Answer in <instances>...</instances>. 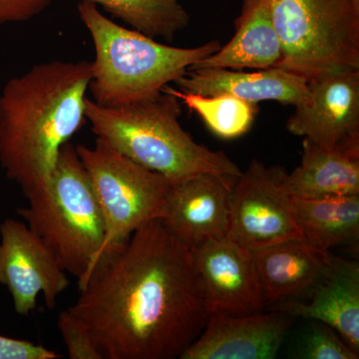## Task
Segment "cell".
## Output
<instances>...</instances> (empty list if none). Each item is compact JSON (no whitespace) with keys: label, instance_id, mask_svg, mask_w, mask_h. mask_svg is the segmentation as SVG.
Segmentation results:
<instances>
[{"label":"cell","instance_id":"obj_1","mask_svg":"<svg viewBox=\"0 0 359 359\" xmlns=\"http://www.w3.org/2000/svg\"><path fill=\"white\" fill-rule=\"evenodd\" d=\"M68 308L104 359H175L209 313L192 250L162 219L106 252Z\"/></svg>","mask_w":359,"mask_h":359},{"label":"cell","instance_id":"obj_2","mask_svg":"<svg viewBox=\"0 0 359 359\" xmlns=\"http://www.w3.org/2000/svg\"><path fill=\"white\" fill-rule=\"evenodd\" d=\"M91 62L53 60L11 78L0 94V165L23 195L50 178L60 149L86 123Z\"/></svg>","mask_w":359,"mask_h":359},{"label":"cell","instance_id":"obj_3","mask_svg":"<svg viewBox=\"0 0 359 359\" xmlns=\"http://www.w3.org/2000/svg\"><path fill=\"white\" fill-rule=\"evenodd\" d=\"M181 114V101L164 91L118 107L87 98L85 110L97 138L171 183L198 174L237 179L243 172L238 165L226 153L194 140L180 123Z\"/></svg>","mask_w":359,"mask_h":359},{"label":"cell","instance_id":"obj_4","mask_svg":"<svg viewBox=\"0 0 359 359\" xmlns=\"http://www.w3.org/2000/svg\"><path fill=\"white\" fill-rule=\"evenodd\" d=\"M77 11L95 49L88 91L91 100L103 107H118L160 93L222 46L217 40L193 48L159 43L117 25L88 0H80Z\"/></svg>","mask_w":359,"mask_h":359},{"label":"cell","instance_id":"obj_5","mask_svg":"<svg viewBox=\"0 0 359 359\" xmlns=\"http://www.w3.org/2000/svg\"><path fill=\"white\" fill-rule=\"evenodd\" d=\"M25 196L29 204L18 214L79 287L96 266L105 224L76 147L65 144L48 181Z\"/></svg>","mask_w":359,"mask_h":359},{"label":"cell","instance_id":"obj_6","mask_svg":"<svg viewBox=\"0 0 359 359\" xmlns=\"http://www.w3.org/2000/svg\"><path fill=\"white\" fill-rule=\"evenodd\" d=\"M278 68L311 79L359 70V0H271Z\"/></svg>","mask_w":359,"mask_h":359},{"label":"cell","instance_id":"obj_7","mask_svg":"<svg viewBox=\"0 0 359 359\" xmlns=\"http://www.w3.org/2000/svg\"><path fill=\"white\" fill-rule=\"evenodd\" d=\"M76 150L105 224L98 263L141 226L164 218L171 182L120 154L103 139L97 138L93 147L78 145Z\"/></svg>","mask_w":359,"mask_h":359},{"label":"cell","instance_id":"obj_8","mask_svg":"<svg viewBox=\"0 0 359 359\" xmlns=\"http://www.w3.org/2000/svg\"><path fill=\"white\" fill-rule=\"evenodd\" d=\"M287 173L282 167H268L261 161L250 163L231 187L226 237L252 252L304 240L294 198L285 188Z\"/></svg>","mask_w":359,"mask_h":359},{"label":"cell","instance_id":"obj_9","mask_svg":"<svg viewBox=\"0 0 359 359\" xmlns=\"http://www.w3.org/2000/svg\"><path fill=\"white\" fill-rule=\"evenodd\" d=\"M0 285L13 297L14 311L28 316L43 294L49 309L69 287L67 273L43 241L23 221L6 219L0 224Z\"/></svg>","mask_w":359,"mask_h":359},{"label":"cell","instance_id":"obj_10","mask_svg":"<svg viewBox=\"0 0 359 359\" xmlns=\"http://www.w3.org/2000/svg\"><path fill=\"white\" fill-rule=\"evenodd\" d=\"M308 85V97L287 120L290 133L359 153V70L318 75Z\"/></svg>","mask_w":359,"mask_h":359},{"label":"cell","instance_id":"obj_11","mask_svg":"<svg viewBox=\"0 0 359 359\" xmlns=\"http://www.w3.org/2000/svg\"><path fill=\"white\" fill-rule=\"evenodd\" d=\"M209 316L261 313L266 306L254 257L230 238L191 248Z\"/></svg>","mask_w":359,"mask_h":359},{"label":"cell","instance_id":"obj_12","mask_svg":"<svg viewBox=\"0 0 359 359\" xmlns=\"http://www.w3.org/2000/svg\"><path fill=\"white\" fill-rule=\"evenodd\" d=\"M292 316L280 311L233 316L211 313L198 339L180 359H273Z\"/></svg>","mask_w":359,"mask_h":359},{"label":"cell","instance_id":"obj_13","mask_svg":"<svg viewBox=\"0 0 359 359\" xmlns=\"http://www.w3.org/2000/svg\"><path fill=\"white\" fill-rule=\"evenodd\" d=\"M235 181L198 174L171 183L163 222L190 248L226 237L230 191Z\"/></svg>","mask_w":359,"mask_h":359},{"label":"cell","instance_id":"obj_14","mask_svg":"<svg viewBox=\"0 0 359 359\" xmlns=\"http://www.w3.org/2000/svg\"><path fill=\"white\" fill-rule=\"evenodd\" d=\"M252 254L266 304L306 301L332 273L337 259L304 240L287 241Z\"/></svg>","mask_w":359,"mask_h":359},{"label":"cell","instance_id":"obj_15","mask_svg":"<svg viewBox=\"0 0 359 359\" xmlns=\"http://www.w3.org/2000/svg\"><path fill=\"white\" fill-rule=\"evenodd\" d=\"M175 84L200 95H230L252 104L276 101L294 107L301 105L309 93L306 78L278 67L256 72L224 68L188 70Z\"/></svg>","mask_w":359,"mask_h":359},{"label":"cell","instance_id":"obj_16","mask_svg":"<svg viewBox=\"0 0 359 359\" xmlns=\"http://www.w3.org/2000/svg\"><path fill=\"white\" fill-rule=\"evenodd\" d=\"M271 311L325 323L359 354L358 264L337 257L332 273L308 299L280 302Z\"/></svg>","mask_w":359,"mask_h":359},{"label":"cell","instance_id":"obj_17","mask_svg":"<svg viewBox=\"0 0 359 359\" xmlns=\"http://www.w3.org/2000/svg\"><path fill=\"white\" fill-rule=\"evenodd\" d=\"M235 25V35L228 43L189 70H263L278 67L282 60L283 48L273 22L271 0H245Z\"/></svg>","mask_w":359,"mask_h":359},{"label":"cell","instance_id":"obj_18","mask_svg":"<svg viewBox=\"0 0 359 359\" xmlns=\"http://www.w3.org/2000/svg\"><path fill=\"white\" fill-rule=\"evenodd\" d=\"M285 185L297 199L359 195V153L325 148L304 138L301 165L285 175Z\"/></svg>","mask_w":359,"mask_h":359},{"label":"cell","instance_id":"obj_19","mask_svg":"<svg viewBox=\"0 0 359 359\" xmlns=\"http://www.w3.org/2000/svg\"><path fill=\"white\" fill-rule=\"evenodd\" d=\"M295 217L302 237L323 250L358 245L359 195L325 199L294 198Z\"/></svg>","mask_w":359,"mask_h":359},{"label":"cell","instance_id":"obj_20","mask_svg":"<svg viewBox=\"0 0 359 359\" xmlns=\"http://www.w3.org/2000/svg\"><path fill=\"white\" fill-rule=\"evenodd\" d=\"M149 37L172 40L190 21L179 0H88Z\"/></svg>","mask_w":359,"mask_h":359},{"label":"cell","instance_id":"obj_21","mask_svg":"<svg viewBox=\"0 0 359 359\" xmlns=\"http://www.w3.org/2000/svg\"><path fill=\"white\" fill-rule=\"evenodd\" d=\"M162 91L178 98L189 109L200 116L212 133L226 140L238 138L249 132L259 113L257 104L230 95H200L172 88L169 85Z\"/></svg>","mask_w":359,"mask_h":359},{"label":"cell","instance_id":"obj_22","mask_svg":"<svg viewBox=\"0 0 359 359\" xmlns=\"http://www.w3.org/2000/svg\"><path fill=\"white\" fill-rule=\"evenodd\" d=\"M295 358L302 359H358L354 353L339 334L330 325L318 320L311 325L302 335L301 342L295 348Z\"/></svg>","mask_w":359,"mask_h":359},{"label":"cell","instance_id":"obj_23","mask_svg":"<svg viewBox=\"0 0 359 359\" xmlns=\"http://www.w3.org/2000/svg\"><path fill=\"white\" fill-rule=\"evenodd\" d=\"M57 327L70 359H104L89 330L68 309L59 313Z\"/></svg>","mask_w":359,"mask_h":359},{"label":"cell","instance_id":"obj_24","mask_svg":"<svg viewBox=\"0 0 359 359\" xmlns=\"http://www.w3.org/2000/svg\"><path fill=\"white\" fill-rule=\"evenodd\" d=\"M61 354L42 344L0 334V359H58Z\"/></svg>","mask_w":359,"mask_h":359},{"label":"cell","instance_id":"obj_25","mask_svg":"<svg viewBox=\"0 0 359 359\" xmlns=\"http://www.w3.org/2000/svg\"><path fill=\"white\" fill-rule=\"evenodd\" d=\"M51 4L52 0H0V25L32 20Z\"/></svg>","mask_w":359,"mask_h":359}]
</instances>
